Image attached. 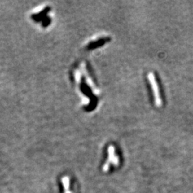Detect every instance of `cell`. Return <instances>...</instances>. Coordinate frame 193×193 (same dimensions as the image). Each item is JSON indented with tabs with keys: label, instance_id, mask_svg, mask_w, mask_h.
<instances>
[{
	"label": "cell",
	"instance_id": "cell-1",
	"mask_svg": "<svg viewBox=\"0 0 193 193\" xmlns=\"http://www.w3.org/2000/svg\"><path fill=\"white\" fill-rule=\"evenodd\" d=\"M147 77L151 84V87H152L153 94H154V97H155V104H156V106L158 107H160L162 106V102L161 99V97H160V95L159 88H158V85L157 83L156 79H155L154 74L152 72L149 73L147 74Z\"/></svg>",
	"mask_w": 193,
	"mask_h": 193
},
{
	"label": "cell",
	"instance_id": "cell-2",
	"mask_svg": "<svg viewBox=\"0 0 193 193\" xmlns=\"http://www.w3.org/2000/svg\"><path fill=\"white\" fill-rule=\"evenodd\" d=\"M108 152H109V157L107 161L103 167V169L104 172L107 171L109 167H110V162H112L113 164L115 165H117L119 164V159H118V157L116 156L115 154V147L113 146H110V147H108Z\"/></svg>",
	"mask_w": 193,
	"mask_h": 193
}]
</instances>
